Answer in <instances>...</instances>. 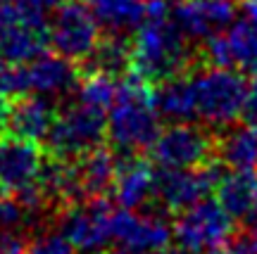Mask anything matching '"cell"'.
Segmentation results:
<instances>
[{
	"label": "cell",
	"mask_w": 257,
	"mask_h": 254,
	"mask_svg": "<svg viewBox=\"0 0 257 254\" xmlns=\"http://www.w3.org/2000/svg\"><path fill=\"white\" fill-rule=\"evenodd\" d=\"M236 0H179L172 5V17L188 41L205 43L236 22Z\"/></svg>",
	"instance_id": "obj_12"
},
{
	"label": "cell",
	"mask_w": 257,
	"mask_h": 254,
	"mask_svg": "<svg viewBox=\"0 0 257 254\" xmlns=\"http://www.w3.org/2000/svg\"><path fill=\"white\" fill-rule=\"evenodd\" d=\"M179 247L191 254H219L233 237V216L219 200H200L184 209L174 221Z\"/></svg>",
	"instance_id": "obj_5"
},
{
	"label": "cell",
	"mask_w": 257,
	"mask_h": 254,
	"mask_svg": "<svg viewBox=\"0 0 257 254\" xmlns=\"http://www.w3.org/2000/svg\"><path fill=\"white\" fill-rule=\"evenodd\" d=\"M27 254H79L76 247L57 230V233H41L27 245Z\"/></svg>",
	"instance_id": "obj_24"
},
{
	"label": "cell",
	"mask_w": 257,
	"mask_h": 254,
	"mask_svg": "<svg viewBox=\"0 0 257 254\" xmlns=\"http://www.w3.org/2000/svg\"><path fill=\"white\" fill-rule=\"evenodd\" d=\"M98 254H134V252H128L124 247H117V249H102V252H98Z\"/></svg>",
	"instance_id": "obj_31"
},
{
	"label": "cell",
	"mask_w": 257,
	"mask_h": 254,
	"mask_svg": "<svg viewBox=\"0 0 257 254\" xmlns=\"http://www.w3.org/2000/svg\"><path fill=\"white\" fill-rule=\"evenodd\" d=\"M172 228L155 214H141L136 209H114L112 240L134 254H157L172 240Z\"/></svg>",
	"instance_id": "obj_11"
},
{
	"label": "cell",
	"mask_w": 257,
	"mask_h": 254,
	"mask_svg": "<svg viewBox=\"0 0 257 254\" xmlns=\"http://www.w3.org/2000/svg\"><path fill=\"white\" fill-rule=\"evenodd\" d=\"M217 200L233 218H245L257 200V171L231 169L217 183Z\"/></svg>",
	"instance_id": "obj_20"
},
{
	"label": "cell",
	"mask_w": 257,
	"mask_h": 254,
	"mask_svg": "<svg viewBox=\"0 0 257 254\" xmlns=\"http://www.w3.org/2000/svg\"><path fill=\"white\" fill-rule=\"evenodd\" d=\"M100 36V24L83 0H64L48 22L50 48L76 64L93 53Z\"/></svg>",
	"instance_id": "obj_7"
},
{
	"label": "cell",
	"mask_w": 257,
	"mask_h": 254,
	"mask_svg": "<svg viewBox=\"0 0 257 254\" xmlns=\"http://www.w3.org/2000/svg\"><path fill=\"white\" fill-rule=\"evenodd\" d=\"M146 3L148 0H88V8L105 34L128 36L146 19Z\"/></svg>",
	"instance_id": "obj_19"
},
{
	"label": "cell",
	"mask_w": 257,
	"mask_h": 254,
	"mask_svg": "<svg viewBox=\"0 0 257 254\" xmlns=\"http://www.w3.org/2000/svg\"><path fill=\"white\" fill-rule=\"evenodd\" d=\"M114 207L105 197H88L62 207L60 233L81 254H98L112 242Z\"/></svg>",
	"instance_id": "obj_8"
},
{
	"label": "cell",
	"mask_w": 257,
	"mask_h": 254,
	"mask_svg": "<svg viewBox=\"0 0 257 254\" xmlns=\"http://www.w3.org/2000/svg\"><path fill=\"white\" fill-rule=\"evenodd\" d=\"M117 164L119 157L110 147H93L79 159H74V173H76V185L81 192V200L88 197H105L112 190V183L117 176Z\"/></svg>",
	"instance_id": "obj_17"
},
{
	"label": "cell",
	"mask_w": 257,
	"mask_h": 254,
	"mask_svg": "<svg viewBox=\"0 0 257 254\" xmlns=\"http://www.w3.org/2000/svg\"><path fill=\"white\" fill-rule=\"evenodd\" d=\"M27 240L19 230H3L0 233V254H27Z\"/></svg>",
	"instance_id": "obj_27"
},
{
	"label": "cell",
	"mask_w": 257,
	"mask_h": 254,
	"mask_svg": "<svg viewBox=\"0 0 257 254\" xmlns=\"http://www.w3.org/2000/svg\"><path fill=\"white\" fill-rule=\"evenodd\" d=\"M8 119H10V100L8 95H0V136L8 128Z\"/></svg>",
	"instance_id": "obj_29"
},
{
	"label": "cell",
	"mask_w": 257,
	"mask_h": 254,
	"mask_svg": "<svg viewBox=\"0 0 257 254\" xmlns=\"http://www.w3.org/2000/svg\"><path fill=\"white\" fill-rule=\"evenodd\" d=\"M219 178L221 166L214 159L195 169H162L157 173L155 197L167 211L181 214L195 202L205 200L207 192L217 188Z\"/></svg>",
	"instance_id": "obj_9"
},
{
	"label": "cell",
	"mask_w": 257,
	"mask_h": 254,
	"mask_svg": "<svg viewBox=\"0 0 257 254\" xmlns=\"http://www.w3.org/2000/svg\"><path fill=\"white\" fill-rule=\"evenodd\" d=\"M117 91H119L117 76H110L105 72H81V79L74 88V98L79 102H86L91 107L107 112L117 98Z\"/></svg>",
	"instance_id": "obj_22"
},
{
	"label": "cell",
	"mask_w": 257,
	"mask_h": 254,
	"mask_svg": "<svg viewBox=\"0 0 257 254\" xmlns=\"http://www.w3.org/2000/svg\"><path fill=\"white\" fill-rule=\"evenodd\" d=\"M157 254H191V252H186L184 247H179V249H167V247H165V249H160Z\"/></svg>",
	"instance_id": "obj_32"
},
{
	"label": "cell",
	"mask_w": 257,
	"mask_h": 254,
	"mask_svg": "<svg viewBox=\"0 0 257 254\" xmlns=\"http://www.w3.org/2000/svg\"><path fill=\"white\" fill-rule=\"evenodd\" d=\"M105 138H107L105 112L74 98L72 102H64L62 107H57V114L46 136V152L57 154L62 159H79L88 150L102 145Z\"/></svg>",
	"instance_id": "obj_4"
},
{
	"label": "cell",
	"mask_w": 257,
	"mask_h": 254,
	"mask_svg": "<svg viewBox=\"0 0 257 254\" xmlns=\"http://www.w3.org/2000/svg\"><path fill=\"white\" fill-rule=\"evenodd\" d=\"M153 162L160 169H195L217 157L214 128L191 121H176L174 126L160 131L150 147Z\"/></svg>",
	"instance_id": "obj_6"
},
{
	"label": "cell",
	"mask_w": 257,
	"mask_h": 254,
	"mask_svg": "<svg viewBox=\"0 0 257 254\" xmlns=\"http://www.w3.org/2000/svg\"><path fill=\"white\" fill-rule=\"evenodd\" d=\"M55 114L57 107L53 98L41 95V93H24L10 102L8 128L19 138L41 143V140H46Z\"/></svg>",
	"instance_id": "obj_16"
},
{
	"label": "cell",
	"mask_w": 257,
	"mask_h": 254,
	"mask_svg": "<svg viewBox=\"0 0 257 254\" xmlns=\"http://www.w3.org/2000/svg\"><path fill=\"white\" fill-rule=\"evenodd\" d=\"M191 100V121L207 128H226L245 114L250 86L245 74L224 67H200L184 74Z\"/></svg>",
	"instance_id": "obj_3"
},
{
	"label": "cell",
	"mask_w": 257,
	"mask_h": 254,
	"mask_svg": "<svg viewBox=\"0 0 257 254\" xmlns=\"http://www.w3.org/2000/svg\"><path fill=\"white\" fill-rule=\"evenodd\" d=\"M22 79H24V93H41L53 98L74 93L81 79V69L76 62L62 55L41 53L34 60L22 62Z\"/></svg>",
	"instance_id": "obj_14"
},
{
	"label": "cell",
	"mask_w": 257,
	"mask_h": 254,
	"mask_svg": "<svg viewBox=\"0 0 257 254\" xmlns=\"http://www.w3.org/2000/svg\"><path fill=\"white\" fill-rule=\"evenodd\" d=\"M219 254H257V235L255 233H240V235H233L231 242Z\"/></svg>",
	"instance_id": "obj_26"
},
{
	"label": "cell",
	"mask_w": 257,
	"mask_h": 254,
	"mask_svg": "<svg viewBox=\"0 0 257 254\" xmlns=\"http://www.w3.org/2000/svg\"><path fill=\"white\" fill-rule=\"evenodd\" d=\"M217 157L231 169L257 171V121L248 119L238 126H226L217 138Z\"/></svg>",
	"instance_id": "obj_18"
},
{
	"label": "cell",
	"mask_w": 257,
	"mask_h": 254,
	"mask_svg": "<svg viewBox=\"0 0 257 254\" xmlns=\"http://www.w3.org/2000/svg\"><path fill=\"white\" fill-rule=\"evenodd\" d=\"M43 150L36 140L19 136H0V192L17 195L36 183L43 162Z\"/></svg>",
	"instance_id": "obj_13"
},
{
	"label": "cell",
	"mask_w": 257,
	"mask_h": 254,
	"mask_svg": "<svg viewBox=\"0 0 257 254\" xmlns=\"http://www.w3.org/2000/svg\"><path fill=\"white\" fill-rule=\"evenodd\" d=\"M202 60L212 67L257 76V24L243 17L221 34L207 38L202 43Z\"/></svg>",
	"instance_id": "obj_10"
},
{
	"label": "cell",
	"mask_w": 257,
	"mask_h": 254,
	"mask_svg": "<svg viewBox=\"0 0 257 254\" xmlns=\"http://www.w3.org/2000/svg\"><path fill=\"white\" fill-rule=\"evenodd\" d=\"M81 72H105L110 76H124L131 72V41L128 36L105 34L93 53L81 62Z\"/></svg>",
	"instance_id": "obj_21"
},
{
	"label": "cell",
	"mask_w": 257,
	"mask_h": 254,
	"mask_svg": "<svg viewBox=\"0 0 257 254\" xmlns=\"http://www.w3.org/2000/svg\"><path fill=\"white\" fill-rule=\"evenodd\" d=\"M191 43L172 17L169 0H148L146 19L131 41V72L148 83L191 72L195 62Z\"/></svg>",
	"instance_id": "obj_1"
},
{
	"label": "cell",
	"mask_w": 257,
	"mask_h": 254,
	"mask_svg": "<svg viewBox=\"0 0 257 254\" xmlns=\"http://www.w3.org/2000/svg\"><path fill=\"white\" fill-rule=\"evenodd\" d=\"M0 95H22V86H19V62L12 64L0 57Z\"/></svg>",
	"instance_id": "obj_25"
},
{
	"label": "cell",
	"mask_w": 257,
	"mask_h": 254,
	"mask_svg": "<svg viewBox=\"0 0 257 254\" xmlns=\"http://www.w3.org/2000/svg\"><path fill=\"white\" fill-rule=\"evenodd\" d=\"M245 226H248L250 233L257 235V200H255V204H252V209H250V214L245 216Z\"/></svg>",
	"instance_id": "obj_30"
},
{
	"label": "cell",
	"mask_w": 257,
	"mask_h": 254,
	"mask_svg": "<svg viewBox=\"0 0 257 254\" xmlns=\"http://www.w3.org/2000/svg\"><path fill=\"white\" fill-rule=\"evenodd\" d=\"M107 138L112 147L124 154H138L150 150L160 136V112L153 98V83L138 74H124L117 98L107 109Z\"/></svg>",
	"instance_id": "obj_2"
},
{
	"label": "cell",
	"mask_w": 257,
	"mask_h": 254,
	"mask_svg": "<svg viewBox=\"0 0 257 254\" xmlns=\"http://www.w3.org/2000/svg\"><path fill=\"white\" fill-rule=\"evenodd\" d=\"M31 216H34V211H29L15 195H3L0 192V233L24 228Z\"/></svg>",
	"instance_id": "obj_23"
},
{
	"label": "cell",
	"mask_w": 257,
	"mask_h": 254,
	"mask_svg": "<svg viewBox=\"0 0 257 254\" xmlns=\"http://www.w3.org/2000/svg\"><path fill=\"white\" fill-rule=\"evenodd\" d=\"M155 166L138 154H126L117 164V176L110 192L121 209H141L150 197H155Z\"/></svg>",
	"instance_id": "obj_15"
},
{
	"label": "cell",
	"mask_w": 257,
	"mask_h": 254,
	"mask_svg": "<svg viewBox=\"0 0 257 254\" xmlns=\"http://www.w3.org/2000/svg\"><path fill=\"white\" fill-rule=\"evenodd\" d=\"M245 114H248V119H255L257 121V76H255V81H252V86H250V91H248Z\"/></svg>",
	"instance_id": "obj_28"
}]
</instances>
